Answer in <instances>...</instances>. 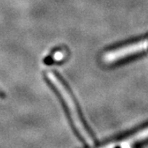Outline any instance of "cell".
I'll return each mask as SVG.
<instances>
[{"label":"cell","instance_id":"6da1fadb","mask_svg":"<svg viewBox=\"0 0 148 148\" xmlns=\"http://www.w3.org/2000/svg\"><path fill=\"white\" fill-rule=\"evenodd\" d=\"M46 78L49 86L54 89L58 98L62 101L77 137L86 145L95 144V135L84 119L75 97L65 81L55 71L47 72Z\"/></svg>","mask_w":148,"mask_h":148},{"label":"cell","instance_id":"7a4b0ae2","mask_svg":"<svg viewBox=\"0 0 148 148\" xmlns=\"http://www.w3.org/2000/svg\"><path fill=\"white\" fill-rule=\"evenodd\" d=\"M146 50H148V38L132 41L109 50L104 54L103 61L110 64L139 55Z\"/></svg>","mask_w":148,"mask_h":148},{"label":"cell","instance_id":"3957f363","mask_svg":"<svg viewBox=\"0 0 148 148\" xmlns=\"http://www.w3.org/2000/svg\"><path fill=\"white\" fill-rule=\"evenodd\" d=\"M5 94L4 91L2 90H0V98H5Z\"/></svg>","mask_w":148,"mask_h":148}]
</instances>
